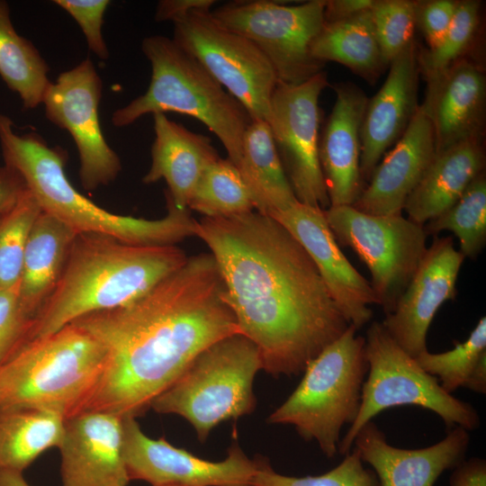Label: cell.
<instances>
[{
    "label": "cell",
    "mask_w": 486,
    "mask_h": 486,
    "mask_svg": "<svg viewBox=\"0 0 486 486\" xmlns=\"http://www.w3.org/2000/svg\"><path fill=\"white\" fill-rule=\"evenodd\" d=\"M65 421L46 410L0 411V470L23 472L46 450L58 447Z\"/></svg>",
    "instance_id": "cell-29"
},
{
    "label": "cell",
    "mask_w": 486,
    "mask_h": 486,
    "mask_svg": "<svg viewBox=\"0 0 486 486\" xmlns=\"http://www.w3.org/2000/svg\"><path fill=\"white\" fill-rule=\"evenodd\" d=\"M214 4L213 0H162L158 4L155 20L174 22L192 10H211Z\"/></svg>",
    "instance_id": "cell-42"
},
{
    "label": "cell",
    "mask_w": 486,
    "mask_h": 486,
    "mask_svg": "<svg viewBox=\"0 0 486 486\" xmlns=\"http://www.w3.org/2000/svg\"><path fill=\"white\" fill-rule=\"evenodd\" d=\"M4 214H0V222H1V220H2V218H3V215H4Z\"/></svg>",
    "instance_id": "cell-46"
},
{
    "label": "cell",
    "mask_w": 486,
    "mask_h": 486,
    "mask_svg": "<svg viewBox=\"0 0 486 486\" xmlns=\"http://www.w3.org/2000/svg\"><path fill=\"white\" fill-rule=\"evenodd\" d=\"M104 365L101 344L70 323L25 342L0 363V411L39 409L78 414Z\"/></svg>",
    "instance_id": "cell-5"
},
{
    "label": "cell",
    "mask_w": 486,
    "mask_h": 486,
    "mask_svg": "<svg viewBox=\"0 0 486 486\" xmlns=\"http://www.w3.org/2000/svg\"><path fill=\"white\" fill-rule=\"evenodd\" d=\"M417 5L418 2L410 0H374L372 21L387 66L413 41Z\"/></svg>",
    "instance_id": "cell-37"
},
{
    "label": "cell",
    "mask_w": 486,
    "mask_h": 486,
    "mask_svg": "<svg viewBox=\"0 0 486 486\" xmlns=\"http://www.w3.org/2000/svg\"><path fill=\"white\" fill-rule=\"evenodd\" d=\"M349 325L305 370L292 394L269 417L272 424L293 426L307 441H316L328 457L338 453L340 433L360 409L368 364L364 337Z\"/></svg>",
    "instance_id": "cell-7"
},
{
    "label": "cell",
    "mask_w": 486,
    "mask_h": 486,
    "mask_svg": "<svg viewBox=\"0 0 486 486\" xmlns=\"http://www.w3.org/2000/svg\"><path fill=\"white\" fill-rule=\"evenodd\" d=\"M203 217H228L254 211L237 166L228 158L212 163L199 178L188 202Z\"/></svg>",
    "instance_id": "cell-33"
},
{
    "label": "cell",
    "mask_w": 486,
    "mask_h": 486,
    "mask_svg": "<svg viewBox=\"0 0 486 486\" xmlns=\"http://www.w3.org/2000/svg\"><path fill=\"white\" fill-rule=\"evenodd\" d=\"M261 369L252 341L239 333L226 337L198 354L150 408L185 418L204 441L220 423L255 410L253 382Z\"/></svg>",
    "instance_id": "cell-8"
},
{
    "label": "cell",
    "mask_w": 486,
    "mask_h": 486,
    "mask_svg": "<svg viewBox=\"0 0 486 486\" xmlns=\"http://www.w3.org/2000/svg\"><path fill=\"white\" fill-rule=\"evenodd\" d=\"M324 214L338 244L368 268L384 315L392 312L427 251L424 226L402 214L373 215L353 206L328 207Z\"/></svg>",
    "instance_id": "cell-10"
},
{
    "label": "cell",
    "mask_w": 486,
    "mask_h": 486,
    "mask_svg": "<svg viewBox=\"0 0 486 486\" xmlns=\"http://www.w3.org/2000/svg\"><path fill=\"white\" fill-rule=\"evenodd\" d=\"M423 226L428 236L451 231L458 238L463 256L474 259L486 244L485 172L473 179L450 208Z\"/></svg>",
    "instance_id": "cell-32"
},
{
    "label": "cell",
    "mask_w": 486,
    "mask_h": 486,
    "mask_svg": "<svg viewBox=\"0 0 486 486\" xmlns=\"http://www.w3.org/2000/svg\"><path fill=\"white\" fill-rule=\"evenodd\" d=\"M310 54L323 64H342L371 83L387 67L375 36L371 9L346 20L324 22L311 42Z\"/></svg>",
    "instance_id": "cell-28"
},
{
    "label": "cell",
    "mask_w": 486,
    "mask_h": 486,
    "mask_svg": "<svg viewBox=\"0 0 486 486\" xmlns=\"http://www.w3.org/2000/svg\"><path fill=\"white\" fill-rule=\"evenodd\" d=\"M141 50L151 65L149 86L143 94L113 112L112 124L129 126L148 113L189 115L218 137L228 159L237 166L245 131L253 120L247 109L173 39L147 37Z\"/></svg>",
    "instance_id": "cell-6"
},
{
    "label": "cell",
    "mask_w": 486,
    "mask_h": 486,
    "mask_svg": "<svg viewBox=\"0 0 486 486\" xmlns=\"http://www.w3.org/2000/svg\"><path fill=\"white\" fill-rule=\"evenodd\" d=\"M271 217V216H270ZM303 247L337 306L356 329L373 318L370 305H378L370 281L364 278L341 251L324 210L295 202L272 216Z\"/></svg>",
    "instance_id": "cell-17"
},
{
    "label": "cell",
    "mask_w": 486,
    "mask_h": 486,
    "mask_svg": "<svg viewBox=\"0 0 486 486\" xmlns=\"http://www.w3.org/2000/svg\"><path fill=\"white\" fill-rule=\"evenodd\" d=\"M458 1L433 0L418 2L417 23L418 22L428 49L435 48L443 39L454 18Z\"/></svg>",
    "instance_id": "cell-40"
},
{
    "label": "cell",
    "mask_w": 486,
    "mask_h": 486,
    "mask_svg": "<svg viewBox=\"0 0 486 486\" xmlns=\"http://www.w3.org/2000/svg\"><path fill=\"white\" fill-rule=\"evenodd\" d=\"M77 233L43 212L35 220L25 247L19 303L32 322L55 288Z\"/></svg>",
    "instance_id": "cell-26"
},
{
    "label": "cell",
    "mask_w": 486,
    "mask_h": 486,
    "mask_svg": "<svg viewBox=\"0 0 486 486\" xmlns=\"http://www.w3.org/2000/svg\"><path fill=\"white\" fill-rule=\"evenodd\" d=\"M153 118L151 165L142 182L150 184L164 179L165 193L173 203L186 209L202 174L220 156L209 137L189 130L165 113H155Z\"/></svg>",
    "instance_id": "cell-24"
},
{
    "label": "cell",
    "mask_w": 486,
    "mask_h": 486,
    "mask_svg": "<svg viewBox=\"0 0 486 486\" xmlns=\"http://www.w3.org/2000/svg\"><path fill=\"white\" fill-rule=\"evenodd\" d=\"M464 258L452 237L435 236L394 310L381 321L412 357L428 350V331L436 311L444 302L455 299Z\"/></svg>",
    "instance_id": "cell-16"
},
{
    "label": "cell",
    "mask_w": 486,
    "mask_h": 486,
    "mask_svg": "<svg viewBox=\"0 0 486 486\" xmlns=\"http://www.w3.org/2000/svg\"><path fill=\"white\" fill-rule=\"evenodd\" d=\"M0 486H30L22 472L0 470Z\"/></svg>",
    "instance_id": "cell-45"
},
{
    "label": "cell",
    "mask_w": 486,
    "mask_h": 486,
    "mask_svg": "<svg viewBox=\"0 0 486 486\" xmlns=\"http://www.w3.org/2000/svg\"><path fill=\"white\" fill-rule=\"evenodd\" d=\"M450 486H486V462L480 458L464 461L450 477Z\"/></svg>",
    "instance_id": "cell-43"
},
{
    "label": "cell",
    "mask_w": 486,
    "mask_h": 486,
    "mask_svg": "<svg viewBox=\"0 0 486 486\" xmlns=\"http://www.w3.org/2000/svg\"><path fill=\"white\" fill-rule=\"evenodd\" d=\"M60 453L61 486H127L123 418L83 411L65 421Z\"/></svg>",
    "instance_id": "cell-18"
},
{
    "label": "cell",
    "mask_w": 486,
    "mask_h": 486,
    "mask_svg": "<svg viewBox=\"0 0 486 486\" xmlns=\"http://www.w3.org/2000/svg\"><path fill=\"white\" fill-rule=\"evenodd\" d=\"M374 0H328L325 1L324 22L346 20L368 11Z\"/></svg>",
    "instance_id": "cell-44"
},
{
    "label": "cell",
    "mask_w": 486,
    "mask_h": 486,
    "mask_svg": "<svg viewBox=\"0 0 486 486\" xmlns=\"http://www.w3.org/2000/svg\"><path fill=\"white\" fill-rule=\"evenodd\" d=\"M328 86L324 71L301 84L278 82L266 120L297 201L322 210L329 200L319 158V99Z\"/></svg>",
    "instance_id": "cell-13"
},
{
    "label": "cell",
    "mask_w": 486,
    "mask_h": 486,
    "mask_svg": "<svg viewBox=\"0 0 486 486\" xmlns=\"http://www.w3.org/2000/svg\"><path fill=\"white\" fill-rule=\"evenodd\" d=\"M416 360L448 393L465 388L485 394L486 317H482L468 338L453 349L441 353L426 350Z\"/></svg>",
    "instance_id": "cell-31"
},
{
    "label": "cell",
    "mask_w": 486,
    "mask_h": 486,
    "mask_svg": "<svg viewBox=\"0 0 486 486\" xmlns=\"http://www.w3.org/2000/svg\"><path fill=\"white\" fill-rule=\"evenodd\" d=\"M426 80L425 99L419 106L432 125L436 153L482 138L486 99L482 69L460 58Z\"/></svg>",
    "instance_id": "cell-20"
},
{
    "label": "cell",
    "mask_w": 486,
    "mask_h": 486,
    "mask_svg": "<svg viewBox=\"0 0 486 486\" xmlns=\"http://www.w3.org/2000/svg\"><path fill=\"white\" fill-rule=\"evenodd\" d=\"M237 168L259 213L272 217L298 202L266 122L252 120L248 126Z\"/></svg>",
    "instance_id": "cell-27"
},
{
    "label": "cell",
    "mask_w": 486,
    "mask_h": 486,
    "mask_svg": "<svg viewBox=\"0 0 486 486\" xmlns=\"http://www.w3.org/2000/svg\"><path fill=\"white\" fill-rule=\"evenodd\" d=\"M480 7L477 1H458L452 22L441 41L433 49L418 51L419 72L425 78L461 58L478 26Z\"/></svg>",
    "instance_id": "cell-36"
},
{
    "label": "cell",
    "mask_w": 486,
    "mask_h": 486,
    "mask_svg": "<svg viewBox=\"0 0 486 486\" xmlns=\"http://www.w3.org/2000/svg\"><path fill=\"white\" fill-rule=\"evenodd\" d=\"M436 156L432 125L420 106L393 148L382 158L352 205L373 215L402 214L404 204Z\"/></svg>",
    "instance_id": "cell-23"
},
{
    "label": "cell",
    "mask_w": 486,
    "mask_h": 486,
    "mask_svg": "<svg viewBox=\"0 0 486 486\" xmlns=\"http://www.w3.org/2000/svg\"><path fill=\"white\" fill-rule=\"evenodd\" d=\"M324 0L299 4L235 1L211 11L226 29L253 42L272 65L278 82L301 84L323 71L310 45L324 24Z\"/></svg>",
    "instance_id": "cell-11"
},
{
    "label": "cell",
    "mask_w": 486,
    "mask_h": 486,
    "mask_svg": "<svg viewBox=\"0 0 486 486\" xmlns=\"http://www.w3.org/2000/svg\"><path fill=\"white\" fill-rule=\"evenodd\" d=\"M239 333L259 350L262 369L298 375L350 323L300 242L276 220L251 211L196 220Z\"/></svg>",
    "instance_id": "cell-1"
},
{
    "label": "cell",
    "mask_w": 486,
    "mask_h": 486,
    "mask_svg": "<svg viewBox=\"0 0 486 486\" xmlns=\"http://www.w3.org/2000/svg\"><path fill=\"white\" fill-rule=\"evenodd\" d=\"M469 442V431L454 427L428 447L399 448L389 444L378 426L369 421L356 434L352 449L372 467L378 486H435L444 472L464 461Z\"/></svg>",
    "instance_id": "cell-19"
},
{
    "label": "cell",
    "mask_w": 486,
    "mask_h": 486,
    "mask_svg": "<svg viewBox=\"0 0 486 486\" xmlns=\"http://www.w3.org/2000/svg\"><path fill=\"white\" fill-rule=\"evenodd\" d=\"M123 457L130 480L152 486H250L258 461L235 442L220 462L199 458L164 437L153 439L135 418H123Z\"/></svg>",
    "instance_id": "cell-15"
},
{
    "label": "cell",
    "mask_w": 486,
    "mask_h": 486,
    "mask_svg": "<svg viewBox=\"0 0 486 486\" xmlns=\"http://www.w3.org/2000/svg\"><path fill=\"white\" fill-rule=\"evenodd\" d=\"M21 175L6 165L0 166V214L10 211L26 190Z\"/></svg>",
    "instance_id": "cell-41"
},
{
    "label": "cell",
    "mask_w": 486,
    "mask_h": 486,
    "mask_svg": "<svg viewBox=\"0 0 486 486\" xmlns=\"http://www.w3.org/2000/svg\"><path fill=\"white\" fill-rule=\"evenodd\" d=\"M54 4L67 11L81 28L89 50L101 59L109 57L103 37L102 25L109 0H55Z\"/></svg>",
    "instance_id": "cell-38"
},
{
    "label": "cell",
    "mask_w": 486,
    "mask_h": 486,
    "mask_svg": "<svg viewBox=\"0 0 486 486\" xmlns=\"http://www.w3.org/2000/svg\"><path fill=\"white\" fill-rule=\"evenodd\" d=\"M187 258L176 245L138 246L106 235L77 233L59 279L32 320L24 343L83 316L135 300Z\"/></svg>",
    "instance_id": "cell-3"
},
{
    "label": "cell",
    "mask_w": 486,
    "mask_h": 486,
    "mask_svg": "<svg viewBox=\"0 0 486 486\" xmlns=\"http://www.w3.org/2000/svg\"><path fill=\"white\" fill-rule=\"evenodd\" d=\"M31 321L19 303V284L0 289V363L25 341Z\"/></svg>",
    "instance_id": "cell-39"
},
{
    "label": "cell",
    "mask_w": 486,
    "mask_h": 486,
    "mask_svg": "<svg viewBox=\"0 0 486 486\" xmlns=\"http://www.w3.org/2000/svg\"><path fill=\"white\" fill-rule=\"evenodd\" d=\"M364 353L368 370L361 405L355 421L339 442V454L346 455L352 450L363 426L382 411L398 406L412 405L430 410L448 428L461 427L472 431L479 427L476 410L446 392L435 376L393 340L381 321H373L369 326Z\"/></svg>",
    "instance_id": "cell-9"
},
{
    "label": "cell",
    "mask_w": 486,
    "mask_h": 486,
    "mask_svg": "<svg viewBox=\"0 0 486 486\" xmlns=\"http://www.w3.org/2000/svg\"><path fill=\"white\" fill-rule=\"evenodd\" d=\"M41 210L26 189L0 222V289L20 282L27 240Z\"/></svg>",
    "instance_id": "cell-34"
},
{
    "label": "cell",
    "mask_w": 486,
    "mask_h": 486,
    "mask_svg": "<svg viewBox=\"0 0 486 486\" xmlns=\"http://www.w3.org/2000/svg\"><path fill=\"white\" fill-rule=\"evenodd\" d=\"M49 66L35 46L15 31L8 4L0 0V76L26 109L42 104Z\"/></svg>",
    "instance_id": "cell-30"
},
{
    "label": "cell",
    "mask_w": 486,
    "mask_h": 486,
    "mask_svg": "<svg viewBox=\"0 0 486 486\" xmlns=\"http://www.w3.org/2000/svg\"><path fill=\"white\" fill-rule=\"evenodd\" d=\"M103 83L90 58L50 82L42 104L47 119L68 130L77 148L83 187L94 191L119 175V156L108 145L99 120Z\"/></svg>",
    "instance_id": "cell-14"
},
{
    "label": "cell",
    "mask_w": 486,
    "mask_h": 486,
    "mask_svg": "<svg viewBox=\"0 0 486 486\" xmlns=\"http://www.w3.org/2000/svg\"><path fill=\"white\" fill-rule=\"evenodd\" d=\"M4 165L15 169L40 210L76 233H94L131 245L171 246L194 236L196 220L189 208H177L165 194L167 213L147 220L110 212L76 191L65 173L66 153L51 148L35 132L18 134L9 119L0 121Z\"/></svg>",
    "instance_id": "cell-4"
},
{
    "label": "cell",
    "mask_w": 486,
    "mask_h": 486,
    "mask_svg": "<svg viewBox=\"0 0 486 486\" xmlns=\"http://www.w3.org/2000/svg\"><path fill=\"white\" fill-rule=\"evenodd\" d=\"M224 292L213 256L201 253L135 300L73 321L104 351L101 377L81 412L136 418L203 349L238 334Z\"/></svg>",
    "instance_id": "cell-2"
},
{
    "label": "cell",
    "mask_w": 486,
    "mask_h": 486,
    "mask_svg": "<svg viewBox=\"0 0 486 486\" xmlns=\"http://www.w3.org/2000/svg\"><path fill=\"white\" fill-rule=\"evenodd\" d=\"M482 138L455 144L439 153L408 197V219L424 225L450 208L468 185L484 171Z\"/></svg>",
    "instance_id": "cell-25"
},
{
    "label": "cell",
    "mask_w": 486,
    "mask_h": 486,
    "mask_svg": "<svg viewBox=\"0 0 486 486\" xmlns=\"http://www.w3.org/2000/svg\"><path fill=\"white\" fill-rule=\"evenodd\" d=\"M376 94L368 99L360 130V171L370 179L388 148L401 137L418 108L419 68L414 40L390 64Z\"/></svg>",
    "instance_id": "cell-21"
},
{
    "label": "cell",
    "mask_w": 486,
    "mask_h": 486,
    "mask_svg": "<svg viewBox=\"0 0 486 486\" xmlns=\"http://www.w3.org/2000/svg\"><path fill=\"white\" fill-rule=\"evenodd\" d=\"M173 23V40L235 97L253 120L266 122L278 79L257 47L218 23L211 10H192Z\"/></svg>",
    "instance_id": "cell-12"
},
{
    "label": "cell",
    "mask_w": 486,
    "mask_h": 486,
    "mask_svg": "<svg viewBox=\"0 0 486 486\" xmlns=\"http://www.w3.org/2000/svg\"><path fill=\"white\" fill-rule=\"evenodd\" d=\"M336 100L319 142L329 207L352 206L364 188L360 171V130L368 102L351 83L335 86Z\"/></svg>",
    "instance_id": "cell-22"
},
{
    "label": "cell",
    "mask_w": 486,
    "mask_h": 486,
    "mask_svg": "<svg viewBox=\"0 0 486 486\" xmlns=\"http://www.w3.org/2000/svg\"><path fill=\"white\" fill-rule=\"evenodd\" d=\"M257 461V470L250 486H378L375 473L364 467L354 449L336 467L315 476L284 475L274 471L268 462Z\"/></svg>",
    "instance_id": "cell-35"
}]
</instances>
